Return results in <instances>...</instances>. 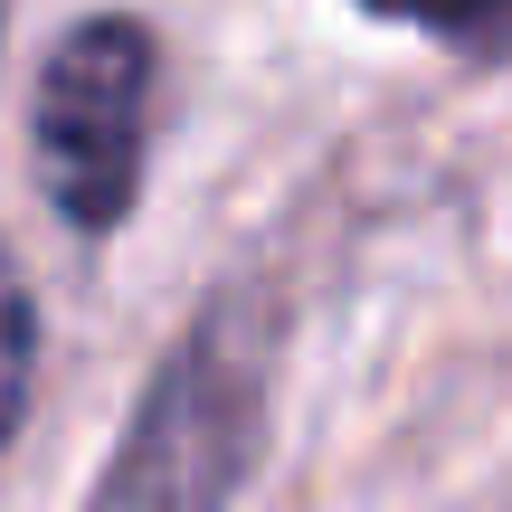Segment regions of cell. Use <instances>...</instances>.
I'll list each match as a JSON object with an SVG mask.
<instances>
[{
  "label": "cell",
  "mask_w": 512,
  "mask_h": 512,
  "mask_svg": "<svg viewBox=\"0 0 512 512\" xmlns=\"http://www.w3.org/2000/svg\"><path fill=\"white\" fill-rule=\"evenodd\" d=\"M256 446H266V361L219 304L152 370L86 512H228L256 475Z\"/></svg>",
  "instance_id": "1"
},
{
  "label": "cell",
  "mask_w": 512,
  "mask_h": 512,
  "mask_svg": "<svg viewBox=\"0 0 512 512\" xmlns=\"http://www.w3.org/2000/svg\"><path fill=\"white\" fill-rule=\"evenodd\" d=\"M143 105H152V38L133 19H76L38 67V190L67 228L105 238L143 190Z\"/></svg>",
  "instance_id": "2"
},
{
  "label": "cell",
  "mask_w": 512,
  "mask_h": 512,
  "mask_svg": "<svg viewBox=\"0 0 512 512\" xmlns=\"http://www.w3.org/2000/svg\"><path fill=\"white\" fill-rule=\"evenodd\" d=\"M29 370H38V323H29V294H19L10 256H0V446L19 437V408H29Z\"/></svg>",
  "instance_id": "3"
},
{
  "label": "cell",
  "mask_w": 512,
  "mask_h": 512,
  "mask_svg": "<svg viewBox=\"0 0 512 512\" xmlns=\"http://www.w3.org/2000/svg\"><path fill=\"white\" fill-rule=\"evenodd\" d=\"M380 19H408V29H437V38H494L512 29V0H361Z\"/></svg>",
  "instance_id": "4"
}]
</instances>
